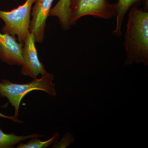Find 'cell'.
<instances>
[{
  "label": "cell",
  "mask_w": 148,
  "mask_h": 148,
  "mask_svg": "<svg viewBox=\"0 0 148 148\" xmlns=\"http://www.w3.org/2000/svg\"><path fill=\"white\" fill-rule=\"evenodd\" d=\"M127 57L125 65H148V12L133 6L128 14L123 43Z\"/></svg>",
  "instance_id": "1"
},
{
  "label": "cell",
  "mask_w": 148,
  "mask_h": 148,
  "mask_svg": "<svg viewBox=\"0 0 148 148\" xmlns=\"http://www.w3.org/2000/svg\"><path fill=\"white\" fill-rule=\"evenodd\" d=\"M54 75L47 73L40 79H35L32 82L24 84L13 83L8 80L3 79L0 82V97L6 98L15 110L14 116L18 118L19 106L22 98L31 91L35 90L44 91L51 97L57 95Z\"/></svg>",
  "instance_id": "2"
},
{
  "label": "cell",
  "mask_w": 148,
  "mask_h": 148,
  "mask_svg": "<svg viewBox=\"0 0 148 148\" xmlns=\"http://www.w3.org/2000/svg\"><path fill=\"white\" fill-rule=\"evenodd\" d=\"M36 1L26 0L23 4L10 11L0 10V18L5 23L2 33L14 37L24 44L30 33L31 11Z\"/></svg>",
  "instance_id": "3"
},
{
  "label": "cell",
  "mask_w": 148,
  "mask_h": 148,
  "mask_svg": "<svg viewBox=\"0 0 148 148\" xmlns=\"http://www.w3.org/2000/svg\"><path fill=\"white\" fill-rule=\"evenodd\" d=\"M116 4H111L108 0H71L70 3L71 26L79 18L90 15L103 19L115 16Z\"/></svg>",
  "instance_id": "4"
},
{
  "label": "cell",
  "mask_w": 148,
  "mask_h": 148,
  "mask_svg": "<svg viewBox=\"0 0 148 148\" xmlns=\"http://www.w3.org/2000/svg\"><path fill=\"white\" fill-rule=\"evenodd\" d=\"M34 36L30 32L22 48L21 74L35 79L39 75L47 73L39 59L35 45Z\"/></svg>",
  "instance_id": "5"
},
{
  "label": "cell",
  "mask_w": 148,
  "mask_h": 148,
  "mask_svg": "<svg viewBox=\"0 0 148 148\" xmlns=\"http://www.w3.org/2000/svg\"><path fill=\"white\" fill-rule=\"evenodd\" d=\"M54 0H36L32 8L29 31L34 36L35 42L42 43L45 37L47 19Z\"/></svg>",
  "instance_id": "6"
},
{
  "label": "cell",
  "mask_w": 148,
  "mask_h": 148,
  "mask_svg": "<svg viewBox=\"0 0 148 148\" xmlns=\"http://www.w3.org/2000/svg\"><path fill=\"white\" fill-rule=\"evenodd\" d=\"M16 40L10 35L0 33V60L10 66H20L24 44Z\"/></svg>",
  "instance_id": "7"
},
{
  "label": "cell",
  "mask_w": 148,
  "mask_h": 148,
  "mask_svg": "<svg viewBox=\"0 0 148 148\" xmlns=\"http://www.w3.org/2000/svg\"><path fill=\"white\" fill-rule=\"evenodd\" d=\"M71 0H59L51 9L49 16H56L58 18L61 28L64 31L69 30L70 25V3Z\"/></svg>",
  "instance_id": "8"
},
{
  "label": "cell",
  "mask_w": 148,
  "mask_h": 148,
  "mask_svg": "<svg viewBox=\"0 0 148 148\" xmlns=\"http://www.w3.org/2000/svg\"><path fill=\"white\" fill-rule=\"evenodd\" d=\"M109 1V0H108ZM141 0H118L116 3V19L115 29L113 31V34L116 36L119 37L122 35L121 27L125 15L129 9L133 6H137Z\"/></svg>",
  "instance_id": "9"
},
{
  "label": "cell",
  "mask_w": 148,
  "mask_h": 148,
  "mask_svg": "<svg viewBox=\"0 0 148 148\" xmlns=\"http://www.w3.org/2000/svg\"><path fill=\"white\" fill-rule=\"evenodd\" d=\"M43 136L36 133L27 136H18L13 133L6 134L0 129V148H12L16 144L27 139Z\"/></svg>",
  "instance_id": "10"
},
{
  "label": "cell",
  "mask_w": 148,
  "mask_h": 148,
  "mask_svg": "<svg viewBox=\"0 0 148 148\" xmlns=\"http://www.w3.org/2000/svg\"><path fill=\"white\" fill-rule=\"evenodd\" d=\"M60 138L58 132L53 133L52 137L49 140L42 141L37 138H32V140L25 144L20 143L17 148H45L55 144Z\"/></svg>",
  "instance_id": "11"
},
{
  "label": "cell",
  "mask_w": 148,
  "mask_h": 148,
  "mask_svg": "<svg viewBox=\"0 0 148 148\" xmlns=\"http://www.w3.org/2000/svg\"><path fill=\"white\" fill-rule=\"evenodd\" d=\"M75 138L73 135L69 132H66L62 140L59 142H56L52 146V148H65L70 146L74 143Z\"/></svg>",
  "instance_id": "12"
},
{
  "label": "cell",
  "mask_w": 148,
  "mask_h": 148,
  "mask_svg": "<svg viewBox=\"0 0 148 148\" xmlns=\"http://www.w3.org/2000/svg\"><path fill=\"white\" fill-rule=\"evenodd\" d=\"M0 118H3L8 119H10V120L14 122L18 123H24L23 121L17 119V118L15 117L14 116H8L5 115L3 114L0 113Z\"/></svg>",
  "instance_id": "13"
}]
</instances>
